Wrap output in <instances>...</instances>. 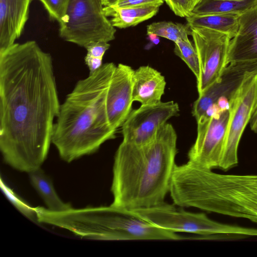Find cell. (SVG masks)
Returning <instances> with one entry per match:
<instances>
[{"label": "cell", "instance_id": "6da1fadb", "mask_svg": "<svg viewBox=\"0 0 257 257\" xmlns=\"http://www.w3.org/2000/svg\"><path fill=\"white\" fill-rule=\"evenodd\" d=\"M60 105L49 53L34 40L0 51V149L6 163L27 173L40 168Z\"/></svg>", "mask_w": 257, "mask_h": 257}, {"label": "cell", "instance_id": "7a4b0ae2", "mask_svg": "<svg viewBox=\"0 0 257 257\" xmlns=\"http://www.w3.org/2000/svg\"><path fill=\"white\" fill-rule=\"evenodd\" d=\"M177 140L167 122L145 144L122 141L114 156L111 205L133 210L164 202L176 165Z\"/></svg>", "mask_w": 257, "mask_h": 257}, {"label": "cell", "instance_id": "3957f363", "mask_svg": "<svg viewBox=\"0 0 257 257\" xmlns=\"http://www.w3.org/2000/svg\"><path fill=\"white\" fill-rule=\"evenodd\" d=\"M116 65L103 64L94 73L79 80L61 104L52 143L60 157L70 162L95 152L116 131L108 123L106 98Z\"/></svg>", "mask_w": 257, "mask_h": 257}, {"label": "cell", "instance_id": "277c9868", "mask_svg": "<svg viewBox=\"0 0 257 257\" xmlns=\"http://www.w3.org/2000/svg\"><path fill=\"white\" fill-rule=\"evenodd\" d=\"M170 195L180 207L257 223V175L218 174L188 161L176 167Z\"/></svg>", "mask_w": 257, "mask_h": 257}, {"label": "cell", "instance_id": "5b68a950", "mask_svg": "<svg viewBox=\"0 0 257 257\" xmlns=\"http://www.w3.org/2000/svg\"><path fill=\"white\" fill-rule=\"evenodd\" d=\"M38 221L83 237L101 240H181L187 237L159 227L133 210L109 206L53 211L37 207Z\"/></svg>", "mask_w": 257, "mask_h": 257}, {"label": "cell", "instance_id": "8992f818", "mask_svg": "<svg viewBox=\"0 0 257 257\" xmlns=\"http://www.w3.org/2000/svg\"><path fill=\"white\" fill-rule=\"evenodd\" d=\"M165 202L133 211L153 224L165 230L197 234L203 239L241 238L257 236V228L221 223L203 213H192Z\"/></svg>", "mask_w": 257, "mask_h": 257}, {"label": "cell", "instance_id": "52a82bcc", "mask_svg": "<svg viewBox=\"0 0 257 257\" xmlns=\"http://www.w3.org/2000/svg\"><path fill=\"white\" fill-rule=\"evenodd\" d=\"M101 0H69L66 14L59 24L64 41L86 48L91 42H109L116 29L104 14Z\"/></svg>", "mask_w": 257, "mask_h": 257}, {"label": "cell", "instance_id": "ba28073f", "mask_svg": "<svg viewBox=\"0 0 257 257\" xmlns=\"http://www.w3.org/2000/svg\"><path fill=\"white\" fill-rule=\"evenodd\" d=\"M257 100V73H250L229 100V117L219 169L226 171L238 164V148Z\"/></svg>", "mask_w": 257, "mask_h": 257}, {"label": "cell", "instance_id": "9c48e42d", "mask_svg": "<svg viewBox=\"0 0 257 257\" xmlns=\"http://www.w3.org/2000/svg\"><path fill=\"white\" fill-rule=\"evenodd\" d=\"M190 28L199 64V74L196 79L199 95L219 78L227 65L231 39L227 35L212 29Z\"/></svg>", "mask_w": 257, "mask_h": 257}, {"label": "cell", "instance_id": "30bf717a", "mask_svg": "<svg viewBox=\"0 0 257 257\" xmlns=\"http://www.w3.org/2000/svg\"><path fill=\"white\" fill-rule=\"evenodd\" d=\"M229 114L226 109L196 121L197 137L188 151V161L207 169L219 168Z\"/></svg>", "mask_w": 257, "mask_h": 257}, {"label": "cell", "instance_id": "8fae6325", "mask_svg": "<svg viewBox=\"0 0 257 257\" xmlns=\"http://www.w3.org/2000/svg\"><path fill=\"white\" fill-rule=\"evenodd\" d=\"M179 106L174 101L141 105L132 110L121 125L122 141L137 145L150 141L158 130L179 114Z\"/></svg>", "mask_w": 257, "mask_h": 257}, {"label": "cell", "instance_id": "7c38bea8", "mask_svg": "<svg viewBox=\"0 0 257 257\" xmlns=\"http://www.w3.org/2000/svg\"><path fill=\"white\" fill-rule=\"evenodd\" d=\"M257 73V60L231 62L227 64L219 78L206 89L194 101L192 114L197 121L207 109L219 98H230L246 75Z\"/></svg>", "mask_w": 257, "mask_h": 257}, {"label": "cell", "instance_id": "4fadbf2b", "mask_svg": "<svg viewBox=\"0 0 257 257\" xmlns=\"http://www.w3.org/2000/svg\"><path fill=\"white\" fill-rule=\"evenodd\" d=\"M134 71L131 66L118 64L107 89L106 108L108 121L110 127L116 131L132 111Z\"/></svg>", "mask_w": 257, "mask_h": 257}, {"label": "cell", "instance_id": "5bb4252c", "mask_svg": "<svg viewBox=\"0 0 257 257\" xmlns=\"http://www.w3.org/2000/svg\"><path fill=\"white\" fill-rule=\"evenodd\" d=\"M257 60V5L240 14L236 35L230 40L227 55L231 62Z\"/></svg>", "mask_w": 257, "mask_h": 257}, {"label": "cell", "instance_id": "9a60e30c", "mask_svg": "<svg viewBox=\"0 0 257 257\" xmlns=\"http://www.w3.org/2000/svg\"><path fill=\"white\" fill-rule=\"evenodd\" d=\"M33 0H0V51L15 43L29 19Z\"/></svg>", "mask_w": 257, "mask_h": 257}, {"label": "cell", "instance_id": "2e32d148", "mask_svg": "<svg viewBox=\"0 0 257 257\" xmlns=\"http://www.w3.org/2000/svg\"><path fill=\"white\" fill-rule=\"evenodd\" d=\"M166 82L165 77L156 69L141 66L134 70L133 75V99L141 105L161 101Z\"/></svg>", "mask_w": 257, "mask_h": 257}, {"label": "cell", "instance_id": "e0dca14e", "mask_svg": "<svg viewBox=\"0 0 257 257\" xmlns=\"http://www.w3.org/2000/svg\"><path fill=\"white\" fill-rule=\"evenodd\" d=\"M163 3H151L139 6L118 8L112 6L104 7L106 17L114 27L120 29L135 26L155 16Z\"/></svg>", "mask_w": 257, "mask_h": 257}, {"label": "cell", "instance_id": "ac0fdd59", "mask_svg": "<svg viewBox=\"0 0 257 257\" xmlns=\"http://www.w3.org/2000/svg\"><path fill=\"white\" fill-rule=\"evenodd\" d=\"M239 15L235 14L191 15L186 19L190 27L212 29L225 34L232 39L236 35L238 29Z\"/></svg>", "mask_w": 257, "mask_h": 257}, {"label": "cell", "instance_id": "d6986e66", "mask_svg": "<svg viewBox=\"0 0 257 257\" xmlns=\"http://www.w3.org/2000/svg\"><path fill=\"white\" fill-rule=\"evenodd\" d=\"M32 185L44 201L47 208L53 211H62L72 208L64 202L56 193L51 179L41 169L28 173Z\"/></svg>", "mask_w": 257, "mask_h": 257}, {"label": "cell", "instance_id": "ffe728a7", "mask_svg": "<svg viewBox=\"0 0 257 257\" xmlns=\"http://www.w3.org/2000/svg\"><path fill=\"white\" fill-rule=\"evenodd\" d=\"M256 5L257 0H202L192 10L191 15H240Z\"/></svg>", "mask_w": 257, "mask_h": 257}, {"label": "cell", "instance_id": "44dd1931", "mask_svg": "<svg viewBox=\"0 0 257 257\" xmlns=\"http://www.w3.org/2000/svg\"><path fill=\"white\" fill-rule=\"evenodd\" d=\"M147 34H155L157 36L173 41L189 40L191 35L190 27L186 25L172 22L162 21L153 23L147 26Z\"/></svg>", "mask_w": 257, "mask_h": 257}, {"label": "cell", "instance_id": "7402d4cb", "mask_svg": "<svg viewBox=\"0 0 257 257\" xmlns=\"http://www.w3.org/2000/svg\"><path fill=\"white\" fill-rule=\"evenodd\" d=\"M174 43L175 54L185 63L197 79L199 74V64L194 44L189 39L181 40Z\"/></svg>", "mask_w": 257, "mask_h": 257}, {"label": "cell", "instance_id": "603a6c76", "mask_svg": "<svg viewBox=\"0 0 257 257\" xmlns=\"http://www.w3.org/2000/svg\"><path fill=\"white\" fill-rule=\"evenodd\" d=\"M47 11L50 19L60 24L64 17L69 0H38Z\"/></svg>", "mask_w": 257, "mask_h": 257}, {"label": "cell", "instance_id": "cb8c5ba5", "mask_svg": "<svg viewBox=\"0 0 257 257\" xmlns=\"http://www.w3.org/2000/svg\"><path fill=\"white\" fill-rule=\"evenodd\" d=\"M1 187L9 200L21 213L31 220L38 221L35 208L31 207L22 200L2 179Z\"/></svg>", "mask_w": 257, "mask_h": 257}, {"label": "cell", "instance_id": "d4e9b609", "mask_svg": "<svg viewBox=\"0 0 257 257\" xmlns=\"http://www.w3.org/2000/svg\"><path fill=\"white\" fill-rule=\"evenodd\" d=\"M174 13L180 17L191 15V10L187 0H164Z\"/></svg>", "mask_w": 257, "mask_h": 257}, {"label": "cell", "instance_id": "484cf974", "mask_svg": "<svg viewBox=\"0 0 257 257\" xmlns=\"http://www.w3.org/2000/svg\"><path fill=\"white\" fill-rule=\"evenodd\" d=\"M110 44L103 41L93 42L89 44L85 49L86 55L97 58H103L105 52L109 48Z\"/></svg>", "mask_w": 257, "mask_h": 257}, {"label": "cell", "instance_id": "4316f807", "mask_svg": "<svg viewBox=\"0 0 257 257\" xmlns=\"http://www.w3.org/2000/svg\"><path fill=\"white\" fill-rule=\"evenodd\" d=\"M164 0H118L116 3L111 6L118 8H123L147 4L164 3Z\"/></svg>", "mask_w": 257, "mask_h": 257}, {"label": "cell", "instance_id": "83f0119b", "mask_svg": "<svg viewBox=\"0 0 257 257\" xmlns=\"http://www.w3.org/2000/svg\"><path fill=\"white\" fill-rule=\"evenodd\" d=\"M103 58H97L86 55L84 58V61L89 70V75L94 73L100 68L102 64Z\"/></svg>", "mask_w": 257, "mask_h": 257}, {"label": "cell", "instance_id": "f1b7e54d", "mask_svg": "<svg viewBox=\"0 0 257 257\" xmlns=\"http://www.w3.org/2000/svg\"><path fill=\"white\" fill-rule=\"evenodd\" d=\"M249 122L251 130L257 133V100Z\"/></svg>", "mask_w": 257, "mask_h": 257}, {"label": "cell", "instance_id": "f546056e", "mask_svg": "<svg viewBox=\"0 0 257 257\" xmlns=\"http://www.w3.org/2000/svg\"><path fill=\"white\" fill-rule=\"evenodd\" d=\"M149 40L154 44H158L160 42V39L158 36L155 34H147Z\"/></svg>", "mask_w": 257, "mask_h": 257}, {"label": "cell", "instance_id": "4dcf8cb0", "mask_svg": "<svg viewBox=\"0 0 257 257\" xmlns=\"http://www.w3.org/2000/svg\"><path fill=\"white\" fill-rule=\"evenodd\" d=\"M118 0H101L104 7L111 6L116 3Z\"/></svg>", "mask_w": 257, "mask_h": 257}, {"label": "cell", "instance_id": "1f68e13d", "mask_svg": "<svg viewBox=\"0 0 257 257\" xmlns=\"http://www.w3.org/2000/svg\"><path fill=\"white\" fill-rule=\"evenodd\" d=\"M191 9V11L202 0H187Z\"/></svg>", "mask_w": 257, "mask_h": 257}]
</instances>
